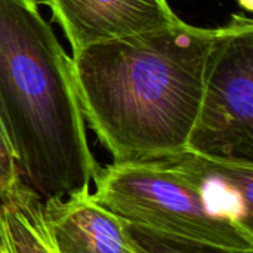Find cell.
<instances>
[{"label": "cell", "mask_w": 253, "mask_h": 253, "mask_svg": "<svg viewBox=\"0 0 253 253\" xmlns=\"http://www.w3.org/2000/svg\"><path fill=\"white\" fill-rule=\"evenodd\" d=\"M39 0H0V117L19 179L44 202L90 193L99 165L71 58Z\"/></svg>", "instance_id": "obj_2"}, {"label": "cell", "mask_w": 253, "mask_h": 253, "mask_svg": "<svg viewBox=\"0 0 253 253\" xmlns=\"http://www.w3.org/2000/svg\"><path fill=\"white\" fill-rule=\"evenodd\" d=\"M0 243L9 253H56L43 218V200L19 181L0 197Z\"/></svg>", "instance_id": "obj_8"}, {"label": "cell", "mask_w": 253, "mask_h": 253, "mask_svg": "<svg viewBox=\"0 0 253 253\" xmlns=\"http://www.w3.org/2000/svg\"><path fill=\"white\" fill-rule=\"evenodd\" d=\"M0 253H9L7 252V249H6L1 243H0Z\"/></svg>", "instance_id": "obj_11"}, {"label": "cell", "mask_w": 253, "mask_h": 253, "mask_svg": "<svg viewBox=\"0 0 253 253\" xmlns=\"http://www.w3.org/2000/svg\"><path fill=\"white\" fill-rule=\"evenodd\" d=\"M219 31L181 19L73 53L84 122L113 162L159 160L187 151Z\"/></svg>", "instance_id": "obj_1"}, {"label": "cell", "mask_w": 253, "mask_h": 253, "mask_svg": "<svg viewBox=\"0 0 253 253\" xmlns=\"http://www.w3.org/2000/svg\"><path fill=\"white\" fill-rule=\"evenodd\" d=\"M187 151L253 163V21L234 15L209 55Z\"/></svg>", "instance_id": "obj_4"}, {"label": "cell", "mask_w": 253, "mask_h": 253, "mask_svg": "<svg viewBox=\"0 0 253 253\" xmlns=\"http://www.w3.org/2000/svg\"><path fill=\"white\" fill-rule=\"evenodd\" d=\"M165 159L190 175L221 215L253 231V163L190 151Z\"/></svg>", "instance_id": "obj_7"}, {"label": "cell", "mask_w": 253, "mask_h": 253, "mask_svg": "<svg viewBox=\"0 0 253 253\" xmlns=\"http://www.w3.org/2000/svg\"><path fill=\"white\" fill-rule=\"evenodd\" d=\"M43 218L56 253H142L129 222L95 202L90 193L44 200Z\"/></svg>", "instance_id": "obj_6"}, {"label": "cell", "mask_w": 253, "mask_h": 253, "mask_svg": "<svg viewBox=\"0 0 253 253\" xmlns=\"http://www.w3.org/2000/svg\"><path fill=\"white\" fill-rule=\"evenodd\" d=\"M19 181L21 179L15 168L12 150L0 117V197L7 194Z\"/></svg>", "instance_id": "obj_10"}, {"label": "cell", "mask_w": 253, "mask_h": 253, "mask_svg": "<svg viewBox=\"0 0 253 253\" xmlns=\"http://www.w3.org/2000/svg\"><path fill=\"white\" fill-rule=\"evenodd\" d=\"M92 199L129 224L178 239L253 252V231L221 215L168 159L99 168Z\"/></svg>", "instance_id": "obj_3"}, {"label": "cell", "mask_w": 253, "mask_h": 253, "mask_svg": "<svg viewBox=\"0 0 253 253\" xmlns=\"http://www.w3.org/2000/svg\"><path fill=\"white\" fill-rule=\"evenodd\" d=\"M129 231L133 242L142 253H253L165 236L133 224H129Z\"/></svg>", "instance_id": "obj_9"}, {"label": "cell", "mask_w": 253, "mask_h": 253, "mask_svg": "<svg viewBox=\"0 0 253 253\" xmlns=\"http://www.w3.org/2000/svg\"><path fill=\"white\" fill-rule=\"evenodd\" d=\"M52 12L73 53L108 40L178 24L168 0H39Z\"/></svg>", "instance_id": "obj_5"}]
</instances>
